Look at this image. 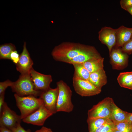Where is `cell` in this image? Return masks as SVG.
<instances>
[{
    "label": "cell",
    "mask_w": 132,
    "mask_h": 132,
    "mask_svg": "<svg viewBox=\"0 0 132 132\" xmlns=\"http://www.w3.org/2000/svg\"><path fill=\"white\" fill-rule=\"evenodd\" d=\"M114 129V123L112 121L102 125L94 132H112Z\"/></svg>",
    "instance_id": "603a6c76"
},
{
    "label": "cell",
    "mask_w": 132,
    "mask_h": 132,
    "mask_svg": "<svg viewBox=\"0 0 132 132\" xmlns=\"http://www.w3.org/2000/svg\"><path fill=\"white\" fill-rule=\"evenodd\" d=\"M132 36V28L121 26L116 29V42L115 46L117 47H122L128 41Z\"/></svg>",
    "instance_id": "5bb4252c"
},
{
    "label": "cell",
    "mask_w": 132,
    "mask_h": 132,
    "mask_svg": "<svg viewBox=\"0 0 132 132\" xmlns=\"http://www.w3.org/2000/svg\"><path fill=\"white\" fill-rule=\"evenodd\" d=\"M121 49L124 52L128 55H131L132 53V37L128 42L125 44Z\"/></svg>",
    "instance_id": "cb8c5ba5"
},
{
    "label": "cell",
    "mask_w": 132,
    "mask_h": 132,
    "mask_svg": "<svg viewBox=\"0 0 132 132\" xmlns=\"http://www.w3.org/2000/svg\"><path fill=\"white\" fill-rule=\"evenodd\" d=\"M0 132H12L10 129L3 126H0Z\"/></svg>",
    "instance_id": "1f68e13d"
},
{
    "label": "cell",
    "mask_w": 132,
    "mask_h": 132,
    "mask_svg": "<svg viewBox=\"0 0 132 132\" xmlns=\"http://www.w3.org/2000/svg\"><path fill=\"white\" fill-rule=\"evenodd\" d=\"M88 81L95 87L101 89L107 82V77L104 68L90 73Z\"/></svg>",
    "instance_id": "9a60e30c"
},
{
    "label": "cell",
    "mask_w": 132,
    "mask_h": 132,
    "mask_svg": "<svg viewBox=\"0 0 132 132\" xmlns=\"http://www.w3.org/2000/svg\"><path fill=\"white\" fill-rule=\"evenodd\" d=\"M53 114L45 107L43 104L22 120L25 123L41 126L43 125L47 119Z\"/></svg>",
    "instance_id": "8fae6325"
},
{
    "label": "cell",
    "mask_w": 132,
    "mask_h": 132,
    "mask_svg": "<svg viewBox=\"0 0 132 132\" xmlns=\"http://www.w3.org/2000/svg\"><path fill=\"white\" fill-rule=\"evenodd\" d=\"M74 68L73 77L85 80H88L90 73L81 64L73 65Z\"/></svg>",
    "instance_id": "ffe728a7"
},
{
    "label": "cell",
    "mask_w": 132,
    "mask_h": 132,
    "mask_svg": "<svg viewBox=\"0 0 132 132\" xmlns=\"http://www.w3.org/2000/svg\"><path fill=\"white\" fill-rule=\"evenodd\" d=\"M120 4L121 8L127 11L132 7V0H121Z\"/></svg>",
    "instance_id": "484cf974"
},
{
    "label": "cell",
    "mask_w": 132,
    "mask_h": 132,
    "mask_svg": "<svg viewBox=\"0 0 132 132\" xmlns=\"http://www.w3.org/2000/svg\"><path fill=\"white\" fill-rule=\"evenodd\" d=\"M13 82L7 80L5 81L0 82V95L5 93L6 88L8 87L12 86Z\"/></svg>",
    "instance_id": "d4e9b609"
},
{
    "label": "cell",
    "mask_w": 132,
    "mask_h": 132,
    "mask_svg": "<svg viewBox=\"0 0 132 132\" xmlns=\"http://www.w3.org/2000/svg\"><path fill=\"white\" fill-rule=\"evenodd\" d=\"M59 94V89L49 88L41 92L39 98L42 99L45 107L53 114L56 111V105Z\"/></svg>",
    "instance_id": "9c48e42d"
},
{
    "label": "cell",
    "mask_w": 132,
    "mask_h": 132,
    "mask_svg": "<svg viewBox=\"0 0 132 132\" xmlns=\"http://www.w3.org/2000/svg\"><path fill=\"white\" fill-rule=\"evenodd\" d=\"M16 50L15 46L11 43L1 45L0 46V59H10L11 52Z\"/></svg>",
    "instance_id": "44dd1931"
},
{
    "label": "cell",
    "mask_w": 132,
    "mask_h": 132,
    "mask_svg": "<svg viewBox=\"0 0 132 132\" xmlns=\"http://www.w3.org/2000/svg\"><path fill=\"white\" fill-rule=\"evenodd\" d=\"M73 86L76 93L82 97H89L99 94L101 89L93 85L88 80L81 79L73 77Z\"/></svg>",
    "instance_id": "8992f818"
},
{
    "label": "cell",
    "mask_w": 132,
    "mask_h": 132,
    "mask_svg": "<svg viewBox=\"0 0 132 132\" xmlns=\"http://www.w3.org/2000/svg\"><path fill=\"white\" fill-rule=\"evenodd\" d=\"M114 130L123 132H132V124L127 121L114 123Z\"/></svg>",
    "instance_id": "7402d4cb"
},
{
    "label": "cell",
    "mask_w": 132,
    "mask_h": 132,
    "mask_svg": "<svg viewBox=\"0 0 132 132\" xmlns=\"http://www.w3.org/2000/svg\"><path fill=\"white\" fill-rule=\"evenodd\" d=\"M95 48L93 46L78 43L64 42L55 46L51 54L55 60L68 63L79 55Z\"/></svg>",
    "instance_id": "6da1fadb"
},
{
    "label": "cell",
    "mask_w": 132,
    "mask_h": 132,
    "mask_svg": "<svg viewBox=\"0 0 132 132\" xmlns=\"http://www.w3.org/2000/svg\"><path fill=\"white\" fill-rule=\"evenodd\" d=\"M33 64V62L30 57L25 42L22 52L20 55L19 61L16 64V69L21 74H30Z\"/></svg>",
    "instance_id": "4fadbf2b"
},
{
    "label": "cell",
    "mask_w": 132,
    "mask_h": 132,
    "mask_svg": "<svg viewBox=\"0 0 132 132\" xmlns=\"http://www.w3.org/2000/svg\"><path fill=\"white\" fill-rule=\"evenodd\" d=\"M99 39L101 43L108 47L109 53L116 44V29L105 26L99 32Z\"/></svg>",
    "instance_id": "7c38bea8"
},
{
    "label": "cell",
    "mask_w": 132,
    "mask_h": 132,
    "mask_svg": "<svg viewBox=\"0 0 132 132\" xmlns=\"http://www.w3.org/2000/svg\"><path fill=\"white\" fill-rule=\"evenodd\" d=\"M111 121L110 120L106 118H87V122L88 125L89 132H94L102 125Z\"/></svg>",
    "instance_id": "d6986e66"
},
{
    "label": "cell",
    "mask_w": 132,
    "mask_h": 132,
    "mask_svg": "<svg viewBox=\"0 0 132 132\" xmlns=\"http://www.w3.org/2000/svg\"><path fill=\"white\" fill-rule=\"evenodd\" d=\"M112 132H123L122 131L115 130H114Z\"/></svg>",
    "instance_id": "836d02e7"
},
{
    "label": "cell",
    "mask_w": 132,
    "mask_h": 132,
    "mask_svg": "<svg viewBox=\"0 0 132 132\" xmlns=\"http://www.w3.org/2000/svg\"><path fill=\"white\" fill-rule=\"evenodd\" d=\"M109 55L111 63L113 69L122 70L128 66V54L123 52L121 48L114 46Z\"/></svg>",
    "instance_id": "ba28073f"
},
{
    "label": "cell",
    "mask_w": 132,
    "mask_h": 132,
    "mask_svg": "<svg viewBox=\"0 0 132 132\" xmlns=\"http://www.w3.org/2000/svg\"><path fill=\"white\" fill-rule=\"evenodd\" d=\"M11 130L12 132H31L30 130H26L24 129L21 125L20 123H18Z\"/></svg>",
    "instance_id": "83f0119b"
},
{
    "label": "cell",
    "mask_w": 132,
    "mask_h": 132,
    "mask_svg": "<svg viewBox=\"0 0 132 132\" xmlns=\"http://www.w3.org/2000/svg\"><path fill=\"white\" fill-rule=\"evenodd\" d=\"M30 75L35 89L42 92L45 91L50 88V84L52 81L50 75L42 74L35 70L33 68Z\"/></svg>",
    "instance_id": "30bf717a"
},
{
    "label": "cell",
    "mask_w": 132,
    "mask_h": 132,
    "mask_svg": "<svg viewBox=\"0 0 132 132\" xmlns=\"http://www.w3.org/2000/svg\"><path fill=\"white\" fill-rule=\"evenodd\" d=\"M13 91L18 96H40L42 92L36 90L35 88L30 74H21L19 79L13 82L11 87Z\"/></svg>",
    "instance_id": "3957f363"
},
{
    "label": "cell",
    "mask_w": 132,
    "mask_h": 132,
    "mask_svg": "<svg viewBox=\"0 0 132 132\" xmlns=\"http://www.w3.org/2000/svg\"><path fill=\"white\" fill-rule=\"evenodd\" d=\"M104 58L102 57L89 60L82 64L90 73L103 68Z\"/></svg>",
    "instance_id": "e0dca14e"
},
{
    "label": "cell",
    "mask_w": 132,
    "mask_h": 132,
    "mask_svg": "<svg viewBox=\"0 0 132 132\" xmlns=\"http://www.w3.org/2000/svg\"><path fill=\"white\" fill-rule=\"evenodd\" d=\"M114 102L111 98L106 97L93 106L88 112V118H104L110 120L112 106Z\"/></svg>",
    "instance_id": "5b68a950"
},
{
    "label": "cell",
    "mask_w": 132,
    "mask_h": 132,
    "mask_svg": "<svg viewBox=\"0 0 132 132\" xmlns=\"http://www.w3.org/2000/svg\"><path fill=\"white\" fill-rule=\"evenodd\" d=\"M16 105L21 112L22 120L39 108L43 104V100L33 95L21 97L14 94Z\"/></svg>",
    "instance_id": "7a4b0ae2"
},
{
    "label": "cell",
    "mask_w": 132,
    "mask_h": 132,
    "mask_svg": "<svg viewBox=\"0 0 132 132\" xmlns=\"http://www.w3.org/2000/svg\"></svg>",
    "instance_id": "e575fe53"
},
{
    "label": "cell",
    "mask_w": 132,
    "mask_h": 132,
    "mask_svg": "<svg viewBox=\"0 0 132 132\" xmlns=\"http://www.w3.org/2000/svg\"><path fill=\"white\" fill-rule=\"evenodd\" d=\"M20 57V55L17 51L15 50L12 51L11 53L10 56V60H11L16 65L18 63Z\"/></svg>",
    "instance_id": "4316f807"
},
{
    "label": "cell",
    "mask_w": 132,
    "mask_h": 132,
    "mask_svg": "<svg viewBox=\"0 0 132 132\" xmlns=\"http://www.w3.org/2000/svg\"><path fill=\"white\" fill-rule=\"evenodd\" d=\"M126 121L132 124V113L127 112Z\"/></svg>",
    "instance_id": "4dcf8cb0"
},
{
    "label": "cell",
    "mask_w": 132,
    "mask_h": 132,
    "mask_svg": "<svg viewBox=\"0 0 132 132\" xmlns=\"http://www.w3.org/2000/svg\"><path fill=\"white\" fill-rule=\"evenodd\" d=\"M117 80L121 87L132 90V71L120 73Z\"/></svg>",
    "instance_id": "ac0fdd59"
},
{
    "label": "cell",
    "mask_w": 132,
    "mask_h": 132,
    "mask_svg": "<svg viewBox=\"0 0 132 132\" xmlns=\"http://www.w3.org/2000/svg\"><path fill=\"white\" fill-rule=\"evenodd\" d=\"M5 93L0 95V113L1 112L2 106L5 103L4 101Z\"/></svg>",
    "instance_id": "f1b7e54d"
},
{
    "label": "cell",
    "mask_w": 132,
    "mask_h": 132,
    "mask_svg": "<svg viewBox=\"0 0 132 132\" xmlns=\"http://www.w3.org/2000/svg\"><path fill=\"white\" fill-rule=\"evenodd\" d=\"M127 113L119 108L114 102L112 106L110 120L114 123L126 121Z\"/></svg>",
    "instance_id": "2e32d148"
},
{
    "label": "cell",
    "mask_w": 132,
    "mask_h": 132,
    "mask_svg": "<svg viewBox=\"0 0 132 132\" xmlns=\"http://www.w3.org/2000/svg\"><path fill=\"white\" fill-rule=\"evenodd\" d=\"M35 132H53L50 128L45 127H43L41 129L36 131Z\"/></svg>",
    "instance_id": "f546056e"
},
{
    "label": "cell",
    "mask_w": 132,
    "mask_h": 132,
    "mask_svg": "<svg viewBox=\"0 0 132 132\" xmlns=\"http://www.w3.org/2000/svg\"><path fill=\"white\" fill-rule=\"evenodd\" d=\"M0 114V126L5 127L10 130L15 127L22 120L20 116L17 115L11 110L5 102Z\"/></svg>",
    "instance_id": "52a82bcc"
},
{
    "label": "cell",
    "mask_w": 132,
    "mask_h": 132,
    "mask_svg": "<svg viewBox=\"0 0 132 132\" xmlns=\"http://www.w3.org/2000/svg\"><path fill=\"white\" fill-rule=\"evenodd\" d=\"M59 94L56 105V111L69 113L73 110L74 106L71 101L72 91L70 87L64 81L56 83Z\"/></svg>",
    "instance_id": "277c9868"
},
{
    "label": "cell",
    "mask_w": 132,
    "mask_h": 132,
    "mask_svg": "<svg viewBox=\"0 0 132 132\" xmlns=\"http://www.w3.org/2000/svg\"><path fill=\"white\" fill-rule=\"evenodd\" d=\"M127 11H128L132 15V7L127 10Z\"/></svg>",
    "instance_id": "d6a6232c"
}]
</instances>
